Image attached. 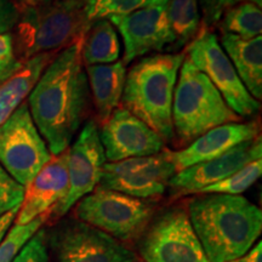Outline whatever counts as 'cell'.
<instances>
[{
	"instance_id": "6da1fadb",
	"label": "cell",
	"mask_w": 262,
	"mask_h": 262,
	"mask_svg": "<svg viewBox=\"0 0 262 262\" xmlns=\"http://www.w3.org/2000/svg\"><path fill=\"white\" fill-rule=\"evenodd\" d=\"M83 38L52 58L28 95L32 119L51 156L68 148L89 112L90 90L81 60Z\"/></svg>"
},
{
	"instance_id": "44dd1931",
	"label": "cell",
	"mask_w": 262,
	"mask_h": 262,
	"mask_svg": "<svg viewBox=\"0 0 262 262\" xmlns=\"http://www.w3.org/2000/svg\"><path fill=\"white\" fill-rule=\"evenodd\" d=\"M119 55L120 41L114 26L107 18L94 21L81 41L84 66L114 63Z\"/></svg>"
},
{
	"instance_id": "1f68e13d",
	"label": "cell",
	"mask_w": 262,
	"mask_h": 262,
	"mask_svg": "<svg viewBox=\"0 0 262 262\" xmlns=\"http://www.w3.org/2000/svg\"><path fill=\"white\" fill-rule=\"evenodd\" d=\"M18 210H19V206L12 209V210H10L8 214H5L2 219H0V243H2V241L4 239L6 233H8L9 229L11 228Z\"/></svg>"
},
{
	"instance_id": "d590c367",
	"label": "cell",
	"mask_w": 262,
	"mask_h": 262,
	"mask_svg": "<svg viewBox=\"0 0 262 262\" xmlns=\"http://www.w3.org/2000/svg\"><path fill=\"white\" fill-rule=\"evenodd\" d=\"M209 2H210V0H203V6H204V5H206V4H208V3Z\"/></svg>"
},
{
	"instance_id": "d4e9b609",
	"label": "cell",
	"mask_w": 262,
	"mask_h": 262,
	"mask_svg": "<svg viewBox=\"0 0 262 262\" xmlns=\"http://www.w3.org/2000/svg\"><path fill=\"white\" fill-rule=\"evenodd\" d=\"M50 215L51 212H47L29 224L12 226L0 243V262L14 261L21 249L41 228V226L44 225V222L48 220Z\"/></svg>"
},
{
	"instance_id": "e575fe53",
	"label": "cell",
	"mask_w": 262,
	"mask_h": 262,
	"mask_svg": "<svg viewBox=\"0 0 262 262\" xmlns=\"http://www.w3.org/2000/svg\"><path fill=\"white\" fill-rule=\"evenodd\" d=\"M22 2L26 3V4H27V5H31L32 3H33V0H22Z\"/></svg>"
},
{
	"instance_id": "9a60e30c",
	"label": "cell",
	"mask_w": 262,
	"mask_h": 262,
	"mask_svg": "<svg viewBox=\"0 0 262 262\" xmlns=\"http://www.w3.org/2000/svg\"><path fill=\"white\" fill-rule=\"evenodd\" d=\"M260 136L239 143L217 158L198 163L176 172L169 181V187L178 195L199 193L203 188L227 179L248 163L261 159Z\"/></svg>"
},
{
	"instance_id": "4fadbf2b",
	"label": "cell",
	"mask_w": 262,
	"mask_h": 262,
	"mask_svg": "<svg viewBox=\"0 0 262 262\" xmlns=\"http://www.w3.org/2000/svg\"><path fill=\"white\" fill-rule=\"evenodd\" d=\"M104 164L106 157L97 123L89 120L80 130L75 142L68 148L70 189L63 201L52 210V214H66L83 196L90 194L100 183Z\"/></svg>"
},
{
	"instance_id": "7402d4cb",
	"label": "cell",
	"mask_w": 262,
	"mask_h": 262,
	"mask_svg": "<svg viewBox=\"0 0 262 262\" xmlns=\"http://www.w3.org/2000/svg\"><path fill=\"white\" fill-rule=\"evenodd\" d=\"M166 14L178 48L189 44L201 31L198 0H168Z\"/></svg>"
},
{
	"instance_id": "277c9868",
	"label": "cell",
	"mask_w": 262,
	"mask_h": 262,
	"mask_svg": "<svg viewBox=\"0 0 262 262\" xmlns=\"http://www.w3.org/2000/svg\"><path fill=\"white\" fill-rule=\"evenodd\" d=\"M83 0H50L31 4L21 11L14 45L19 63L70 47L84 37L90 27Z\"/></svg>"
},
{
	"instance_id": "d6986e66",
	"label": "cell",
	"mask_w": 262,
	"mask_h": 262,
	"mask_svg": "<svg viewBox=\"0 0 262 262\" xmlns=\"http://www.w3.org/2000/svg\"><path fill=\"white\" fill-rule=\"evenodd\" d=\"M97 120L103 124L118 106L123 95L126 70L122 61L108 64L85 66Z\"/></svg>"
},
{
	"instance_id": "8992f818",
	"label": "cell",
	"mask_w": 262,
	"mask_h": 262,
	"mask_svg": "<svg viewBox=\"0 0 262 262\" xmlns=\"http://www.w3.org/2000/svg\"><path fill=\"white\" fill-rule=\"evenodd\" d=\"M75 215L118 241H131L148 227L153 206L143 199L96 187L80 199Z\"/></svg>"
},
{
	"instance_id": "484cf974",
	"label": "cell",
	"mask_w": 262,
	"mask_h": 262,
	"mask_svg": "<svg viewBox=\"0 0 262 262\" xmlns=\"http://www.w3.org/2000/svg\"><path fill=\"white\" fill-rule=\"evenodd\" d=\"M88 21L108 18L111 16L127 15L142 8L150 0H83Z\"/></svg>"
},
{
	"instance_id": "ac0fdd59",
	"label": "cell",
	"mask_w": 262,
	"mask_h": 262,
	"mask_svg": "<svg viewBox=\"0 0 262 262\" xmlns=\"http://www.w3.org/2000/svg\"><path fill=\"white\" fill-rule=\"evenodd\" d=\"M220 45L255 100L262 98V38L243 39L221 33Z\"/></svg>"
},
{
	"instance_id": "7c38bea8",
	"label": "cell",
	"mask_w": 262,
	"mask_h": 262,
	"mask_svg": "<svg viewBox=\"0 0 262 262\" xmlns=\"http://www.w3.org/2000/svg\"><path fill=\"white\" fill-rule=\"evenodd\" d=\"M168 0H150L127 15L111 16L108 21L118 28L124 41V64L150 52L175 45L168 14Z\"/></svg>"
},
{
	"instance_id": "f546056e",
	"label": "cell",
	"mask_w": 262,
	"mask_h": 262,
	"mask_svg": "<svg viewBox=\"0 0 262 262\" xmlns=\"http://www.w3.org/2000/svg\"><path fill=\"white\" fill-rule=\"evenodd\" d=\"M243 2H249V3H254L257 6H260L262 4V0H210L208 4L204 5V12H205V26L206 27L208 24H215L217 22L219 19L221 18L224 11L229 6L238 4V3H243Z\"/></svg>"
},
{
	"instance_id": "836d02e7",
	"label": "cell",
	"mask_w": 262,
	"mask_h": 262,
	"mask_svg": "<svg viewBox=\"0 0 262 262\" xmlns=\"http://www.w3.org/2000/svg\"><path fill=\"white\" fill-rule=\"evenodd\" d=\"M50 2V0H33L32 4H41V3H47Z\"/></svg>"
},
{
	"instance_id": "52a82bcc",
	"label": "cell",
	"mask_w": 262,
	"mask_h": 262,
	"mask_svg": "<svg viewBox=\"0 0 262 262\" xmlns=\"http://www.w3.org/2000/svg\"><path fill=\"white\" fill-rule=\"evenodd\" d=\"M50 158L47 142L33 122L27 102H24L0 125V166L27 187Z\"/></svg>"
},
{
	"instance_id": "9c48e42d",
	"label": "cell",
	"mask_w": 262,
	"mask_h": 262,
	"mask_svg": "<svg viewBox=\"0 0 262 262\" xmlns=\"http://www.w3.org/2000/svg\"><path fill=\"white\" fill-rule=\"evenodd\" d=\"M140 253L146 262H209L182 208L169 209L156 219L141 239Z\"/></svg>"
},
{
	"instance_id": "5b68a950",
	"label": "cell",
	"mask_w": 262,
	"mask_h": 262,
	"mask_svg": "<svg viewBox=\"0 0 262 262\" xmlns=\"http://www.w3.org/2000/svg\"><path fill=\"white\" fill-rule=\"evenodd\" d=\"M242 120L208 77L185 56L172 98L173 135L180 145L188 146L214 127Z\"/></svg>"
},
{
	"instance_id": "3957f363",
	"label": "cell",
	"mask_w": 262,
	"mask_h": 262,
	"mask_svg": "<svg viewBox=\"0 0 262 262\" xmlns=\"http://www.w3.org/2000/svg\"><path fill=\"white\" fill-rule=\"evenodd\" d=\"M185 54L141 58L127 72L122 106L142 120L164 142L172 140V98Z\"/></svg>"
},
{
	"instance_id": "30bf717a",
	"label": "cell",
	"mask_w": 262,
	"mask_h": 262,
	"mask_svg": "<svg viewBox=\"0 0 262 262\" xmlns=\"http://www.w3.org/2000/svg\"><path fill=\"white\" fill-rule=\"evenodd\" d=\"M176 173L169 149L155 156L137 157L106 163L97 187L111 189L139 199L162 195Z\"/></svg>"
},
{
	"instance_id": "4dcf8cb0",
	"label": "cell",
	"mask_w": 262,
	"mask_h": 262,
	"mask_svg": "<svg viewBox=\"0 0 262 262\" xmlns=\"http://www.w3.org/2000/svg\"><path fill=\"white\" fill-rule=\"evenodd\" d=\"M21 11L12 0H0V34L10 33L17 25Z\"/></svg>"
},
{
	"instance_id": "7a4b0ae2",
	"label": "cell",
	"mask_w": 262,
	"mask_h": 262,
	"mask_svg": "<svg viewBox=\"0 0 262 262\" xmlns=\"http://www.w3.org/2000/svg\"><path fill=\"white\" fill-rule=\"evenodd\" d=\"M188 217L209 262L242 257L262 229L260 208L242 195L198 196L189 202Z\"/></svg>"
},
{
	"instance_id": "d6a6232c",
	"label": "cell",
	"mask_w": 262,
	"mask_h": 262,
	"mask_svg": "<svg viewBox=\"0 0 262 262\" xmlns=\"http://www.w3.org/2000/svg\"><path fill=\"white\" fill-rule=\"evenodd\" d=\"M262 256V243L258 242L256 245H253L247 254H244L243 256L237 258L233 262H261Z\"/></svg>"
},
{
	"instance_id": "5bb4252c",
	"label": "cell",
	"mask_w": 262,
	"mask_h": 262,
	"mask_svg": "<svg viewBox=\"0 0 262 262\" xmlns=\"http://www.w3.org/2000/svg\"><path fill=\"white\" fill-rule=\"evenodd\" d=\"M98 134L108 163L155 156L164 149L162 137L123 106L101 124Z\"/></svg>"
},
{
	"instance_id": "cb8c5ba5",
	"label": "cell",
	"mask_w": 262,
	"mask_h": 262,
	"mask_svg": "<svg viewBox=\"0 0 262 262\" xmlns=\"http://www.w3.org/2000/svg\"><path fill=\"white\" fill-rule=\"evenodd\" d=\"M262 173V160L257 159L248 163L238 171L232 173L227 179L203 188L199 193L202 194H229L241 195L242 193L248 191Z\"/></svg>"
},
{
	"instance_id": "83f0119b",
	"label": "cell",
	"mask_w": 262,
	"mask_h": 262,
	"mask_svg": "<svg viewBox=\"0 0 262 262\" xmlns=\"http://www.w3.org/2000/svg\"><path fill=\"white\" fill-rule=\"evenodd\" d=\"M12 262H49L47 248V233L44 229H39Z\"/></svg>"
},
{
	"instance_id": "f1b7e54d",
	"label": "cell",
	"mask_w": 262,
	"mask_h": 262,
	"mask_svg": "<svg viewBox=\"0 0 262 262\" xmlns=\"http://www.w3.org/2000/svg\"><path fill=\"white\" fill-rule=\"evenodd\" d=\"M22 64L16 60L14 37L10 33L0 34V83L16 73Z\"/></svg>"
},
{
	"instance_id": "603a6c76",
	"label": "cell",
	"mask_w": 262,
	"mask_h": 262,
	"mask_svg": "<svg viewBox=\"0 0 262 262\" xmlns=\"http://www.w3.org/2000/svg\"><path fill=\"white\" fill-rule=\"evenodd\" d=\"M221 17V32L243 39H253L261 35L262 12L260 6L254 3L243 2L229 6Z\"/></svg>"
},
{
	"instance_id": "8fae6325",
	"label": "cell",
	"mask_w": 262,
	"mask_h": 262,
	"mask_svg": "<svg viewBox=\"0 0 262 262\" xmlns=\"http://www.w3.org/2000/svg\"><path fill=\"white\" fill-rule=\"evenodd\" d=\"M57 262H134L135 254L116 238L79 220H67L52 231Z\"/></svg>"
},
{
	"instance_id": "ffe728a7",
	"label": "cell",
	"mask_w": 262,
	"mask_h": 262,
	"mask_svg": "<svg viewBox=\"0 0 262 262\" xmlns=\"http://www.w3.org/2000/svg\"><path fill=\"white\" fill-rule=\"evenodd\" d=\"M56 52H44L26 61L19 70L0 83V125L25 102Z\"/></svg>"
},
{
	"instance_id": "2e32d148",
	"label": "cell",
	"mask_w": 262,
	"mask_h": 262,
	"mask_svg": "<svg viewBox=\"0 0 262 262\" xmlns=\"http://www.w3.org/2000/svg\"><path fill=\"white\" fill-rule=\"evenodd\" d=\"M68 148L49 162L25 187V194L15 225H26L39 216L51 212L63 201L70 189L68 180Z\"/></svg>"
},
{
	"instance_id": "ba28073f",
	"label": "cell",
	"mask_w": 262,
	"mask_h": 262,
	"mask_svg": "<svg viewBox=\"0 0 262 262\" xmlns=\"http://www.w3.org/2000/svg\"><path fill=\"white\" fill-rule=\"evenodd\" d=\"M186 57L208 77L229 108L239 117H251L258 112L260 101L255 100L242 83L217 37L208 27H202L198 35L189 42Z\"/></svg>"
},
{
	"instance_id": "e0dca14e",
	"label": "cell",
	"mask_w": 262,
	"mask_h": 262,
	"mask_svg": "<svg viewBox=\"0 0 262 262\" xmlns=\"http://www.w3.org/2000/svg\"><path fill=\"white\" fill-rule=\"evenodd\" d=\"M258 137V124L232 123L214 127L203 134L181 150H169L176 172L198 163L217 158L239 143Z\"/></svg>"
},
{
	"instance_id": "4316f807",
	"label": "cell",
	"mask_w": 262,
	"mask_h": 262,
	"mask_svg": "<svg viewBox=\"0 0 262 262\" xmlns=\"http://www.w3.org/2000/svg\"><path fill=\"white\" fill-rule=\"evenodd\" d=\"M25 194V187L16 182L0 166V219L10 210L21 205Z\"/></svg>"
}]
</instances>
